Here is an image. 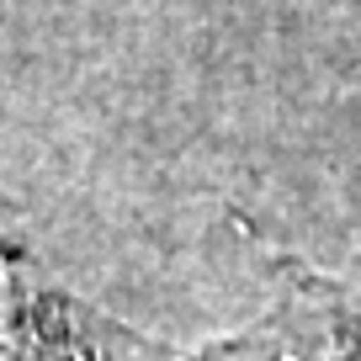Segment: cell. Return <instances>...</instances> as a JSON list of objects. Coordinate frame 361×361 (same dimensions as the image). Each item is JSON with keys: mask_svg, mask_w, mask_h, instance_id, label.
<instances>
[{"mask_svg": "<svg viewBox=\"0 0 361 361\" xmlns=\"http://www.w3.org/2000/svg\"><path fill=\"white\" fill-rule=\"evenodd\" d=\"M282 271L287 287L266 308V319L207 350L202 361H361V271Z\"/></svg>", "mask_w": 361, "mask_h": 361, "instance_id": "6da1fadb", "label": "cell"}]
</instances>
